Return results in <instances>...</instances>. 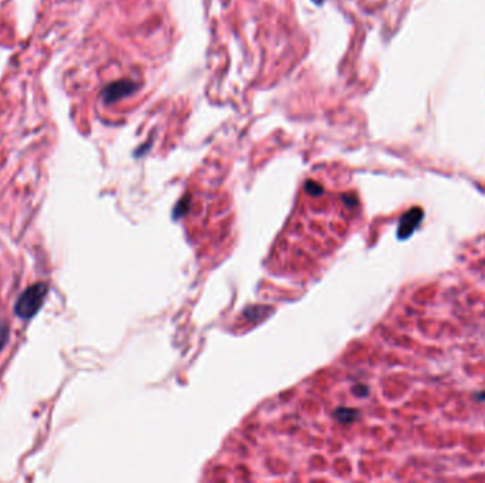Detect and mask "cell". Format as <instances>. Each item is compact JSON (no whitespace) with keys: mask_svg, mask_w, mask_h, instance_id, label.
Masks as SVG:
<instances>
[{"mask_svg":"<svg viewBox=\"0 0 485 483\" xmlns=\"http://www.w3.org/2000/svg\"><path fill=\"white\" fill-rule=\"evenodd\" d=\"M47 292H49V286L44 282L30 285L17 298L16 303H15V313L26 320L36 316L44 305Z\"/></svg>","mask_w":485,"mask_h":483,"instance_id":"cell-1","label":"cell"},{"mask_svg":"<svg viewBox=\"0 0 485 483\" xmlns=\"http://www.w3.org/2000/svg\"><path fill=\"white\" fill-rule=\"evenodd\" d=\"M423 217H424V213L420 207L411 208L407 213H404L402 218H400L399 227H397V233H396L397 234V238L399 240L410 238L413 235V233L418 228Z\"/></svg>","mask_w":485,"mask_h":483,"instance_id":"cell-2","label":"cell"},{"mask_svg":"<svg viewBox=\"0 0 485 483\" xmlns=\"http://www.w3.org/2000/svg\"><path fill=\"white\" fill-rule=\"evenodd\" d=\"M136 90V85L131 81H118L108 85L104 90V100L107 102H114V101L121 100L126 95H129L131 92H134Z\"/></svg>","mask_w":485,"mask_h":483,"instance_id":"cell-3","label":"cell"},{"mask_svg":"<svg viewBox=\"0 0 485 483\" xmlns=\"http://www.w3.org/2000/svg\"><path fill=\"white\" fill-rule=\"evenodd\" d=\"M334 416L341 424H352L356 419H359L360 412L355 408H338L335 411Z\"/></svg>","mask_w":485,"mask_h":483,"instance_id":"cell-4","label":"cell"},{"mask_svg":"<svg viewBox=\"0 0 485 483\" xmlns=\"http://www.w3.org/2000/svg\"><path fill=\"white\" fill-rule=\"evenodd\" d=\"M9 342V327L5 322L0 320V351Z\"/></svg>","mask_w":485,"mask_h":483,"instance_id":"cell-5","label":"cell"},{"mask_svg":"<svg viewBox=\"0 0 485 483\" xmlns=\"http://www.w3.org/2000/svg\"><path fill=\"white\" fill-rule=\"evenodd\" d=\"M187 204H189V199H182V200L179 201V204H177L175 208L176 218H179L182 214L187 213Z\"/></svg>","mask_w":485,"mask_h":483,"instance_id":"cell-6","label":"cell"},{"mask_svg":"<svg viewBox=\"0 0 485 483\" xmlns=\"http://www.w3.org/2000/svg\"><path fill=\"white\" fill-rule=\"evenodd\" d=\"M305 189H307V192L310 193V194H312V196H318V194L322 193V187H321L318 183H315V182H307Z\"/></svg>","mask_w":485,"mask_h":483,"instance_id":"cell-7","label":"cell"}]
</instances>
